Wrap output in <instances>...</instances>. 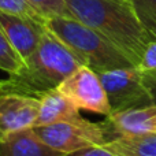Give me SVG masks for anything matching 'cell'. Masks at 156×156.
Masks as SVG:
<instances>
[{
    "instance_id": "obj_1",
    "label": "cell",
    "mask_w": 156,
    "mask_h": 156,
    "mask_svg": "<svg viewBox=\"0 0 156 156\" xmlns=\"http://www.w3.org/2000/svg\"><path fill=\"white\" fill-rule=\"evenodd\" d=\"M70 16L121 49L134 66L141 62L151 37L129 0H66Z\"/></svg>"
},
{
    "instance_id": "obj_2",
    "label": "cell",
    "mask_w": 156,
    "mask_h": 156,
    "mask_svg": "<svg viewBox=\"0 0 156 156\" xmlns=\"http://www.w3.org/2000/svg\"><path fill=\"white\" fill-rule=\"evenodd\" d=\"M81 66L83 65L76 54L45 27L38 47L23 60L21 69L0 80V92L40 99L43 94L56 89Z\"/></svg>"
},
{
    "instance_id": "obj_3",
    "label": "cell",
    "mask_w": 156,
    "mask_h": 156,
    "mask_svg": "<svg viewBox=\"0 0 156 156\" xmlns=\"http://www.w3.org/2000/svg\"><path fill=\"white\" fill-rule=\"evenodd\" d=\"M45 27L52 32L76 56L96 73L134 66L132 60L96 30L69 16H49Z\"/></svg>"
},
{
    "instance_id": "obj_4",
    "label": "cell",
    "mask_w": 156,
    "mask_h": 156,
    "mask_svg": "<svg viewBox=\"0 0 156 156\" xmlns=\"http://www.w3.org/2000/svg\"><path fill=\"white\" fill-rule=\"evenodd\" d=\"M111 107V114L130 108L156 104L147 86L144 74L137 66L97 73Z\"/></svg>"
},
{
    "instance_id": "obj_5",
    "label": "cell",
    "mask_w": 156,
    "mask_h": 156,
    "mask_svg": "<svg viewBox=\"0 0 156 156\" xmlns=\"http://www.w3.org/2000/svg\"><path fill=\"white\" fill-rule=\"evenodd\" d=\"M33 130L45 144L65 155L107 143V136L101 123L90 122L85 118L36 126Z\"/></svg>"
},
{
    "instance_id": "obj_6",
    "label": "cell",
    "mask_w": 156,
    "mask_h": 156,
    "mask_svg": "<svg viewBox=\"0 0 156 156\" xmlns=\"http://www.w3.org/2000/svg\"><path fill=\"white\" fill-rule=\"evenodd\" d=\"M56 89L70 99L80 110L90 111L103 116H108L111 114L107 93L103 88L99 74L88 66L78 67L65 81H62Z\"/></svg>"
},
{
    "instance_id": "obj_7",
    "label": "cell",
    "mask_w": 156,
    "mask_h": 156,
    "mask_svg": "<svg viewBox=\"0 0 156 156\" xmlns=\"http://www.w3.org/2000/svg\"><path fill=\"white\" fill-rule=\"evenodd\" d=\"M40 100L11 92H0V141L36 126Z\"/></svg>"
},
{
    "instance_id": "obj_8",
    "label": "cell",
    "mask_w": 156,
    "mask_h": 156,
    "mask_svg": "<svg viewBox=\"0 0 156 156\" xmlns=\"http://www.w3.org/2000/svg\"><path fill=\"white\" fill-rule=\"evenodd\" d=\"M0 30L22 60H26L40 44L45 26L29 18L0 10Z\"/></svg>"
},
{
    "instance_id": "obj_9",
    "label": "cell",
    "mask_w": 156,
    "mask_h": 156,
    "mask_svg": "<svg viewBox=\"0 0 156 156\" xmlns=\"http://www.w3.org/2000/svg\"><path fill=\"white\" fill-rule=\"evenodd\" d=\"M100 123L105 132L107 141L122 134L156 133V104L110 114Z\"/></svg>"
},
{
    "instance_id": "obj_10",
    "label": "cell",
    "mask_w": 156,
    "mask_h": 156,
    "mask_svg": "<svg viewBox=\"0 0 156 156\" xmlns=\"http://www.w3.org/2000/svg\"><path fill=\"white\" fill-rule=\"evenodd\" d=\"M0 156H65L45 144L32 129H25L0 141Z\"/></svg>"
},
{
    "instance_id": "obj_11",
    "label": "cell",
    "mask_w": 156,
    "mask_h": 156,
    "mask_svg": "<svg viewBox=\"0 0 156 156\" xmlns=\"http://www.w3.org/2000/svg\"><path fill=\"white\" fill-rule=\"evenodd\" d=\"M38 100H40V107H38L36 126H44L65 121H78L83 118L80 114V108L58 89L43 94Z\"/></svg>"
},
{
    "instance_id": "obj_12",
    "label": "cell",
    "mask_w": 156,
    "mask_h": 156,
    "mask_svg": "<svg viewBox=\"0 0 156 156\" xmlns=\"http://www.w3.org/2000/svg\"><path fill=\"white\" fill-rule=\"evenodd\" d=\"M103 147L116 156H156V133L122 134Z\"/></svg>"
},
{
    "instance_id": "obj_13",
    "label": "cell",
    "mask_w": 156,
    "mask_h": 156,
    "mask_svg": "<svg viewBox=\"0 0 156 156\" xmlns=\"http://www.w3.org/2000/svg\"><path fill=\"white\" fill-rule=\"evenodd\" d=\"M140 23L152 41H156V0H130Z\"/></svg>"
},
{
    "instance_id": "obj_14",
    "label": "cell",
    "mask_w": 156,
    "mask_h": 156,
    "mask_svg": "<svg viewBox=\"0 0 156 156\" xmlns=\"http://www.w3.org/2000/svg\"><path fill=\"white\" fill-rule=\"evenodd\" d=\"M0 10L29 18L45 26L47 16L41 11H38L29 0H0Z\"/></svg>"
},
{
    "instance_id": "obj_15",
    "label": "cell",
    "mask_w": 156,
    "mask_h": 156,
    "mask_svg": "<svg viewBox=\"0 0 156 156\" xmlns=\"http://www.w3.org/2000/svg\"><path fill=\"white\" fill-rule=\"evenodd\" d=\"M23 60L12 48L5 36L0 30V70L7 74H14L21 69Z\"/></svg>"
},
{
    "instance_id": "obj_16",
    "label": "cell",
    "mask_w": 156,
    "mask_h": 156,
    "mask_svg": "<svg viewBox=\"0 0 156 156\" xmlns=\"http://www.w3.org/2000/svg\"><path fill=\"white\" fill-rule=\"evenodd\" d=\"M38 11L47 18L49 16H70V12L66 5V0H29Z\"/></svg>"
},
{
    "instance_id": "obj_17",
    "label": "cell",
    "mask_w": 156,
    "mask_h": 156,
    "mask_svg": "<svg viewBox=\"0 0 156 156\" xmlns=\"http://www.w3.org/2000/svg\"><path fill=\"white\" fill-rule=\"evenodd\" d=\"M143 73H154L156 71V41H151L141 58L140 65L137 66Z\"/></svg>"
},
{
    "instance_id": "obj_18",
    "label": "cell",
    "mask_w": 156,
    "mask_h": 156,
    "mask_svg": "<svg viewBox=\"0 0 156 156\" xmlns=\"http://www.w3.org/2000/svg\"><path fill=\"white\" fill-rule=\"evenodd\" d=\"M65 156H116L112 152L107 151L103 145L100 147H89V148H83L80 151H76L73 154H69Z\"/></svg>"
},
{
    "instance_id": "obj_19",
    "label": "cell",
    "mask_w": 156,
    "mask_h": 156,
    "mask_svg": "<svg viewBox=\"0 0 156 156\" xmlns=\"http://www.w3.org/2000/svg\"><path fill=\"white\" fill-rule=\"evenodd\" d=\"M143 74H144V80H145L147 86L152 92L154 99L156 101V71H154V73H143Z\"/></svg>"
},
{
    "instance_id": "obj_20",
    "label": "cell",
    "mask_w": 156,
    "mask_h": 156,
    "mask_svg": "<svg viewBox=\"0 0 156 156\" xmlns=\"http://www.w3.org/2000/svg\"><path fill=\"white\" fill-rule=\"evenodd\" d=\"M129 2H130V0H129Z\"/></svg>"
}]
</instances>
